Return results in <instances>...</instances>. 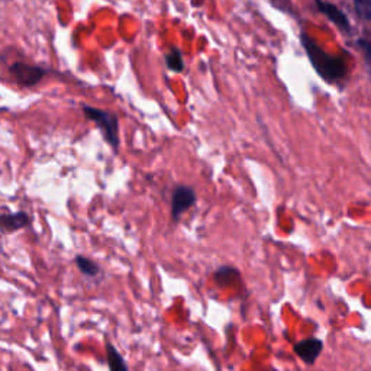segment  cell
Here are the masks:
<instances>
[{
  "instance_id": "1",
  "label": "cell",
  "mask_w": 371,
  "mask_h": 371,
  "mask_svg": "<svg viewBox=\"0 0 371 371\" xmlns=\"http://www.w3.org/2000/svg\"><path fill=\"white\" fill-rule=\"evenodd\" d=\"M300 41L310 60V64L313 65L316 73H318L325 81H328V83H335V81L346 77L347 74L346 60L325 52L305 32L301 34Z\"/></svg>"
},
{
  "instance_id": "2",
  "label": "cell",
  "mask_w": 371,
  "mask_h": 371,
  "mask_svg": "<svg viewBox=\"0 0 371 371\" xmlns=\"http://www.w3.org/2000/svg\"><path fill=\"white\" fill-rule=\"evenodd\" d=\"M85 116L92 120L96 127L102 132L105 141L112 147L115 153H118L120 140H119V120L115 114H111L103 109H98L93 106H83Z\"/></svg>"
},
{
  "instance_id": "3",
  "label": "cell",
  "mask_w": 371,
  "mask_h": 371,
  "mask_svg": "<svg viewBox=\"0 0 371 371\" xmlns=\"http://www.w3.org/2000/svg\"><path fill=\"white\" fill-rule=\"evenodd\" d=\"M9 73L17 85L22 87H32L47 76L48 70L38 65L15 63L9 67Z\"/></svg>"
},
{
  "instance_id": "4",
  "label": "cell",
  "mask_w": 371,
  "mask_h": 371,
  "mask_svg": "<svg viewBox=\"0 0 371 371\" xmlns=\"http://www.w3.org/2000/svg\"><path fill=\"white\" fill-rule=\"evenodd\" d=\"M198 200L196 191L190 186L178 184L174 187L171 193V219L174 222L180 221V218L193 208Z\"/></svg>"
},
{
  "instance_id": "5",
  "label": "cell",
  "mask_w": 371,
  "mask_h": 371,
  "mask_svg": "<svg viewBox=\"0 0 371 371\" xmlns=\"http://www.w3.org/2000/svg\"><path fill=\"white\" fill-rule=\"evenodd\" d=\"M324 350V342L318 338H306L295 343L293 351L308 365H313Z\"/></svg>"
},
{
  "instance_id": "6",
  "label": "cell",
  "mask_w": 371,
  "mask_h": 371,
  "mask_svg": "<svg viewBox=\"0 0 371 371\" xmlns=\"http://www.w3.org/2000/svg\"><path fill=\"white\" fill-rule=\"evenodd\" d=\"M30 225H31V216L23 211L0 215V229H2L3 235L15 233Z\"/></svg>"
},
{
  "instance_id": "7",
  "label": "cell",
  "mask_w": 371,
  "mask_h": 371,
  "mask_svg": "<svg viewBox=\"0 0 371 371\" xmlns=\"http://www.w3.org/2000/svg\"><path fill=\"white\" fill-rule=\"evenodd\" d=\"M315 5L322 15H325L329 21L335 23L342 32H347V34L351 32V23L348 18L346 17V13H343L341 9H338L332 3L325 2V0H315Z\"/></svg>"
},
{
  "instance_id": "8",
  "label": "cell",
  "mask_w": 371,
  "mask_h": 371,
  "mask_svg": "<svg viewBox=\"0 0 371 371\" xmlns=\"http://www.w3.org/2000/svg\"><path fill=\"white\" fill-rule=\"evenodd\" d=\"M74 264L78 268V271L83 274L85 277L94 279L102 274V267L96 263L94 259L85 257V255H76L74 258Z\"/></svg>"
},
{
  "instance_id": "9",
  "label": "cell",
  "mask_w": 371,
  "mask_h": 371,
  "mask_svg": "<svg viewBox=\"0 0 371 371\" xmlns=\"http://www.w3.org/2000/svg\"><path fill=\"white\" fill-rule=\"evenodd\" d=\"M106 357H107L109 371H129L125 360H123V357L111 342H106Z\"/></svg>"
},
{
  "instance_id": "10",
  "label": "cell",
  "mask_w": 371,
  "mask_h": 371,
  "mask_svg": "<svg viewBox=\"0 0 371 371\" xmlns=\"http://www.w3.org/2000/svg\"><path fill=\"white\" fill-rule=\"evenodd\" d=\"M215 282L219 284V286H225V284H229L233 282V279H238L240 277V271L237 268H233L231 266H225V267H219L216 271H215Z\"/></svg>"
},
{
  "instance_id": "11",
  "label": "cell",
  "mask_w": 371,
  "mask_h": 371,
  "mask_svg": "<svg viewBox=\"0 0 371 371\" xmlns=\"http://www.w3.org/2000/svg\"><path fill=\"white\" fill-rule=\"evenodd\" d=\"M166 64L169 67V70H171V72H176V73L183 72L184 61H183L182 51L178 50L177 47H173L166 56Z\"/></svg>"
},
{
  "instance_id": "12",
  "label": "cell",
  "mask_w": 371,
  "mask_h": 371,
  "mask_svg": "<svg viewBox=\"0 0 371 371\" xmlns=\"http://www.w3.org/2000/svg\"><path fill=\"white\" fill-rule=\"evenodd\" d=\"M355 12L361 19H371V0H355Z\"/></svg>"
},
{
  "instance_id": "13",
  "label": "cell",
  "mask_w": 371,
  "mask_h": 371,
  "mask_svg": "<svg viewBox=\"0 0 371 371\" xmlns=\"http://www.w3.org/2000/svg\"><path fill=\"white\" fill-rule=\"evenodd\" d=\"M357 45H359V48L364 54L365 64H367L368 70L371 73V41H368V39H359V41H357Z\"/></svg>"
}]
</instances>
